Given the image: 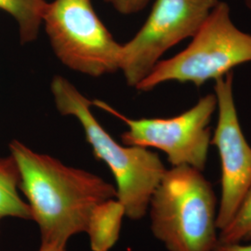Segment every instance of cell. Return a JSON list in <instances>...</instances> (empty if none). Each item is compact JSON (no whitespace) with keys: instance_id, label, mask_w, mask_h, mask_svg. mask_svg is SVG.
Instances as JSON below:
<instances>
[{"instance_id":"obj_1","label":"cell","mask_w":251,"mask_h":251,"mask_svg":"<svg viewBox=\"0 0 251 251\" xmlns=\"http://www.w3.org/2000/svg\"><path fill=\"white\" fill-rule=\"evenodd\" d=\"M9 150L18 167L19 189L38 225L41 243L66 246L71 236L86 232L95 206L117 198L114 185L89 171L34 152L16 140Z\"/></svg>"},{"instance_id":"obj_2","label":"cell","mask_w":251,"mask_h":251,"mask_svg":"<svg viewBox=\"0 0 251 251\" xmlns=\"http://www.w3.org/2000/svg\"><path fill=\"white\" fill-rule=\"evenodd\" d=\"M50 90L57 110L80 122L95 157L112 171L117 198L125 207L126 216L134 221L144 218L167 171L158 154L144 147L118 144L91 113L92 101L65 77L55 75Z\"/></svg>"},{"instance_id":"obj_3","label":"cell","mask_w":251,"mask_h":251,"mask_svg":"<svg viewBox=\"0 0 251 251\" xmlns=\"http://www.w3.org/2000/svg\"><path fill=\"white\" fill-rule=\"evenodd\" d=\"M149 208L152 233L169 251H212L219 242L215 193L198 169L167 170Z\"/></svg>"},{"instance_id":"obj_4","label":"cell","mask_w":251,"mask_h":251,"mask_svg":"<svg viewBox=\"0 0 251 251\" xmlns=\"http://www.w3.org/2000/svg\"><path fill=\"white\" fill-rule=\"evenodd\" d=\"M250 62L251 34L233 24L230 6L219 1L188 47L171 59L159 61L135 89L146 92L169 81L193 83L199 88Z\"/></svg>"},{"instance_id":"obj_5","label":"cell","mask_w":251,"mask_h":251,"mask_svg":"<svg viewBox=\"0 0 251 251\" xmlns=\"http://www.w3.org/2000/svg\"><path fill=\"white\" fill-rule=\"evenodd\" d=\"M43 25L56 57L75 72L99 77L120 70L122 45L100 21L91 0H53Z\"/></svg>"},{"instance_id":"obj_6","label":"cell","mask_w":251,"mask_h":251,"mask_svg":"<svg viewBox=\"0 0 251 251\" xmlns=\"http://www.w3.org/2000/svg\"><path fill=\"white\" fill-rule=\"evenodd\" d=\"M92 105L125 123L127 130L121 135L125 145L161 150L172 167L186 165L205 170L211 145L209 123L217 109L215 93L202 97L186 112L170 118H128L100 100H94Z\"/></svg>"},{"instance_id":"obj_7","label":"cell","mask_w":251,"mask_h":251,"mask_svg":"<svg viewBox=\"0 0 251 251\" xmlns=\"http://www.w3.org/2000/svg\"><path fill=\"white\" fill-rule=\"evenodd\" d=\"M220 0H155L144 25L122 45L120 71L136 88L166 51L193 37Z\"/></svg>"},{"instance_id":"obj_8","label":"cell","mask_w":251,"mask_h":251,"mask_svg":"<svg viewBox=\"0 0 251 251\" xmlns=\"http://www.w3.org/2000/svg\"><path fill=\"white\" fill-rule=\"evenodd\" d=\"M218 121L210 144L214 145L222 165V196L218 207L220 231L231 223L251 187V146L243 133L233 98V72L217 78Z\"/></svg>"},{"instance_id":"obj_9","label":"cell","mask_w":251,"mask_h":251,"mask_svg":"<svg viewBox=\"0 0 251 251\" xmlns=\"http://www.w3.org/2000/svg\"><path fill=\"white\" fill-rule=\"evenodd\" d=\"M125 207L117 198L100 203L92 210L86 229L92 251H109L120 234Z\"/></svg>"},{"instance_id":"obj_10","label":"cell","mask_w":251,"mask_h":251,"mask_svg":"<svg viewBox=\"0 0 251 251\" xmlns=\"http://www.w3.org/2000/svg\"><path fill=\"white\" fill-rule=\"evenodd\" d=\"M20 173L14 158L9 155L0 157V220L14 217L32 220V211L19 196Z\"/></svg>"},{"instance_id":"obj_11","label":"cell","mask_w":251,"mask_h":251,"mask_svg":"<svg viewBox=\"0 0 251 251\" xmlns=\"http://www.w3.org/2000/svg\"><path fill=\"white\" fill-rule=\"evenodd\" d=\"M47 4L46 0H0V9L17 23L22 44L36 41L43 25Z\"/></svg>"},{"instance_id":"obj_12","label":"cell","mask_w":251,"mask_h":251,"mask_svg":"<svg viewBox=\"0 0 251 251\" xmlns=\"http://www.w3.org/2000/svg\"><path fill=\"white\" fill-rule=\"evenodd\" d=\"M251 241V187L243 199L231 223L221 231L219 242L244 243Z\"/></svg>"},{"instance_id":"obj_13","label":"cell","mask_w":251,"mask_h":251,"mask_svg":"<svg viewBox=\"0 0 251 251\" xmlns=\"http://www.w3.org/2000/svg\"><path fill=\"white\" fill-rule=\"evenodd\" d=\"M152 0H105L117 12L130 15L141 12Z\"/></svg>"},{"instance_id":"obj_14","label":"cell","mask_w":251,"mask_h":251,"mask_svg":"<svg viewBox=\"0 0 251 251\" xmlns=\"http://www.w3.org/2000/svg\"><path fill=\"white\" fill-rule=\"evenodd\" d=\"M212 251H251V244L218 242Z\"/></svg>"},{"instance_id":"obj_15","label":"cell","mask_w":251,"mask_h":251,"mask_svg":"<svg viewBox=\"0 0 251 251\" xmlns=\"http://www.w3.org/2000/svg\"><path fill=\"white\" fill-rule=\"evenodd\" d=\"M38 251H67L65 246L57 245V244H48L41 243L40 249Z\"/></svg>"},{"instance_id":"obj_16","label":"cell","mask_w":251,"mask_h":251,"mask_svg":"<svg viewBox=\"0 0 251 251\" xmlns=\"http://www.w3.org/2000/svg\"><path fill=\"white\" fill-rule=\"evenodd\" d=\"M245 6L251 10V0H243Z\"/></svg>"}]
</instances>
